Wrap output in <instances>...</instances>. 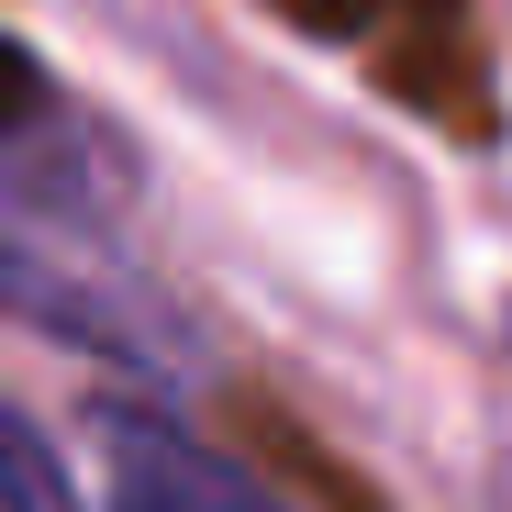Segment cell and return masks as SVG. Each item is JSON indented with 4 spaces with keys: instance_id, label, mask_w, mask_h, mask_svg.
<instances>
[{
    "instance_id": "obj_1",
    "label": "cell",
    "mask_w": 512,
    "mask_h": 512,
    "mask_svg": "<svg viewBox=\"0 0 512 512\" xmlns=\"http://www.w3.org/2000/svg\"><path fill=\"white\" fill-rule=\"evenodd\" d=\"M0 312H23L45 346L112 357L134 379H190V323L134 256L101 245V223H67L0 190Z\"/></svg>"
},
{
    "instance_id": "obj_2",
    "label": "cell",
    "mask_w": 512,
    "mask_h": 512,
    "mask_svg": "<svg viewBox=\"0 0 512 512\" xmlns=\"http://www.w3.org/2000/svg\"><path fill=\"white\" fill-rule=\"evenodd\" d=\"M90 468H101V512H290L256 468L201 446L156 401H101L90 412Z\"/></svg>"
},
{
    "instance_id": "obj_3",
    "label": "cell",
    "mask_w": 512,
    "mask_h": 512,
    "mask_svg": "<svg viewBox=\"0 0 512 512\" xmlns=\"http://www.w3.org/2000/svg\"><path fill=\"white\" fill-rule=\"evenodd\" d=\"M0 512H90L78 501V468L56 457V435L0 390Z\"/></svg>"
},
{
    "instance_id": "obj_4",
    "label": "cell",
    "mask_w": 512,
    "mask_h": 512,
    "mask_svg": "<svg viewBox=\"0 0 512 512\" xmlns=\"http://www.w3.org/2000/svg\"><path fill=\"white\" fill-rule=\"evenodd\" d=\"M490 512H512V457H490Z\"/></svg>"
},
{
    "instance_id": "obj_5",
    "label": "cell",
    "mask_w": 512,
    "mask_h": 512,
    "mask_svg": "<svg viewBox=\"0 0 512 512\" xmlns=\"http://www.w3.org/2000/svg\"><path fill=\"white\" fill-rule=\"evenodd\" d=\"M501 346H512V312H501Z\"/></svg>"
}]
</instances>
